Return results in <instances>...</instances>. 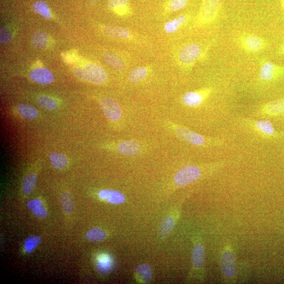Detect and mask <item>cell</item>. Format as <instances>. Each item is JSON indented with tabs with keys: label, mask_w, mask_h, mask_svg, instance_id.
<instances>
[{
	"label": "cell",
	"mask_w": 284,
	"mask_h": 284,
	"mask_svg": "<svg viewBox=\"0 0 284 284\" xmlns=\"http://www.w3.org/2000/svg\"><path fill=\"white\" fill-rule=\"evenodd\" d=\"M61 203L64 212L70 214L73 211L75 208L74 201L69 192H63L60 197Z\"/></svg>",
	"instance_id": "22"
},
{
	"label": "cell",
	"mask_w": 284,
	"mask_h": 284,
	"mask_svg": "<svg viewBox=\"0 0 284 284\" xmlns=\"http://www.w3.org/2000/svg\"><path fill=\"white\" fill-rule=\"evenodd\" d=\"M106 237V233L99 228L92 229L86 235V239L91 242L102 241L104 240Z\"/></svg>",
	"instance_id": "25"
},
{
	"label": "cell",
	"mask_w": 284,
	"mask_h": 284,
	"mask_svg": "<svg viewBox=\"0 0 284 284\" xmlns=\"http://www.w3.org/2000/svg\"><path fill=\"white\" fill-rule=\"evenodd\" d=\"M17 110L21 116L30 120L35 118L38 115L37 109L28 104H21L18 107Z\"/></svg>",
	"instance_id": "24"
},
{
	"label": "cell",
	"mask_w": 284,
	"mask_h": 284,
	"mask_svg": "<svg viewBox=\"0 0 284 284\" xmlns=\"http://www.w3.org/2000/svg\"><path fill=\"white\" fill-rule=\"evenodd\" d=\"M243 121L245 125L261 137H265L266 139H270L277 136V133L275 130L273 124L269 121H256L250 120V119H244Z\"/></svg>",
	"instance_id": "6"
},
{
	"label": "cell",
	"mask_w": 284,
	"mask_h": 284,
	"mask_svg": "<svg viewBox=\"0 0 284 284\" xmlns=\"http://www.w3.org/2000/svg\"><path fill=\"white\" fill-rule=\"evenodd\" d=\"M105 61L114 69L117 70H122L125 69L126 64L124 60L118 55L107 52L104 55Z\"/></svg>",
	"instance_id": "20"
},
{
	"label": "cell",
	"mask_w": 284,
	"mask_h": 284,
	"mask_svg": "<svg viewBox=\"0 0 284 284\" xmlns=\"http://www.w3.org/2000/svg\"><path fill=\"white\" fill-rule=\"evenodd\" d=\"M118 149L124 155L133 156L138 154L140 152L141 147L138 142L134 141H126L119 145Z\"/></svg>",
	"instance_id": "17"
},
{
	"label": "cell",
	"mask_w": 284,
	"mask_h": 284,
	"mask_svg": "<svg viewBox=\"0 0 284 284\" xmlns=\"http://www.w3.org/2000/svg\"><path fill=\"white\" fill-rule=\"evenodd\" d=\"M201 49L196 43H191L183 47L178 54V60L182 66L192 65L199 56Z\"/></svg>",
	"instance_id": "8"
},
{
	"label": "cell",
	"mask_w": 284,
	"mask_h": 284,
	"mask_svg": "<svg viewBox=\"0 0 284 284\" xmlns=\"http://www.w3.org/2000/svg\"><path fill=\"white\" fill-rule=\"evenodd\" d=\"M284 76V66L269 61H264L262 63L259 73V77L262 81L273 82Z\"/></svg>",
	"instance_id": "5"
},
{
	"label": "cell",
	"mask_w": 284,
	"mask_h": 284,
	"mask_svg": "<svg viewBox=\"0 0 284 284\" xmlns=\"http://www.w3.org/2000/svg\"><path fill=\"white\" fill-rule=\"evenodd\" d=\"M111 265V260L108 257H104L98 262L97 269L100 273L107 272Z\"/></svg>",
	"instance_id": "34"
},
{
	"label": "cell",
	"mask_w": 284,
	"mask_h": 284,
	"mask_svg": "<svg viewBox=\"0 0 284 284\" xmlns=\"http://www.w3.org/2000/svg\"><path fill=\"white\" fill-rule=\"evenodd\" d=\"M48 40V35L42 31L35 33L32 38L33 45L37 48H44L47 44Z\"/></svg>",
	"instance_id": "29"
},
{
	"label": "cell",
	"mask_w": 284,
	"mask_h": 284,
	"mask_svg": "<svg viewBox=\"0 0 284 284\" xmlns=\"http://www.w3.org/2000/svg\"><path fill=\"white\" fill-rule=\"evenodd\" d=\"M281 6L282 10L284 11V0H281Z\"/></svg>",
	"instance_id": "39"
},
{
	"label": "cell",
	"mask_w": 284,
	"mask_h": 284,
	"mask_svg": "<svg viewBox=\"0 0 284 284\" xmlns=\"http://www.w3.org/2000/svg\"><path fill=\"white\" fill-rule=\"evenodd\" d=\"M101 29L106 35L114 38L121 39L132 40L134 38L133 33L129 30L112 25H102Z\"/></svg>",
	"instance_id": "12"
},
{
	"label": "cell",
	"mask_w": 284,
	"mask_h": 284,
	"mask_svg": "<svg viewBox=\"0 0 284 284\" xmlns=\"http://www.w3.org/2000/svg\"><path fill=\"white\" fill-rule=\"evenodd\" d=\"M260 112L271 116H277L284 114V98L274 100L263 105Z\"/></svg>",
	"instance_id": "13"
},
{
	"label": "cell",
	"mask_w": 284,
	"mask_h": 284,
	"mask_svg": "<svg viewBox=\"0 0 284 284\" xmlns=\"http://www.w3.org/2000/svg\"><path fill=\"white\" fill-rule=\"evenodd\" d=\"M38 102L41 106L49 110H54L58 107L56 100L46 96H39L38 98Z\"/></svg>",
	"instance_id": "32"
},
{
	"label": "cell",
	"mask_w": 284,
	"mask_h": 284,
	"mask_svg": "<svg viewBox=\"0 0 284 284\" xmlns=\"http://www.w3.org/2000/svg\"><path fill=\"white\" fill-rule=\"evenodd\" d=\"M221 268L224 276L228 280L234 279L235 276V258L230 245L226 246L222 253Z\"/></svg>",
	"instance_id": "7"
},
{
	"label": "cell",
	"mask_w": 284,
	"mask_h": 284,
	"mask_svg": "<svg viewBox=\"0 0 284 284\" xmlns=\"http://www.w3.org/2000/svg\"><path fill=\"white\" fill-rule=\"evenodd\" d=\"M90 1L91 2L95 3V2H97V1H98V0H90Z\"/></svg>",
	"instance_id": "40"
},
{
	"label": "cell",
	"mask_w": 284,
	"mask_h": 284,
	"mask_svg": "<svg viewBox=\"0 0 284 284\" xmlns=\"http://www.w3.org/2000/svg\"><path fill=\"white\" fill-rule=\"evenodd\" d=\"M136 273L143 282H148L152 277V270L148 264H143L136 269Z\"/></svg>",
	"instance_id": "28"
},
{
	"label": "cell",
	"mask_w": 284,
	"mask_h": 284,
	"mask_svg": "<svg viewBox=\"0 0 284 284\" xmlns=\"http://www.w3.org/2000/svg\"><path fill=\"white\" fill-rule=\"evenodd\" d=\"M175 132L176 134L183 140L195 145L220 146L223 145L225 143L223 139L219 138H206L185 127H177Z\"/></svg>",
	"instance_id": "3"
},
{
	"label": "cell",
	"mask_w": 284,
	"mask_h": 284,
	"mask_svg": "<svg viewBox=\"0 0 284 284\" xmlns=\"http://www.w3.org/2000/svg\"><path fill=\"white\" fill-rule=\"evenodd\" d=\"M200 169L195 166H187L181 169L175 178L178 186H183L197 181L201 176Z\"/></svg>",
	"instance_id": "9"
},
{
	"label": "cell",
	"mask_w": 284,
	"mask_h": 284,
	"mask_svg": "<svg viewBox=\"0 0 284 284\" xmlns=\"http://www.w3.org/2000/svg\"><path fill=\"white\" fill-rule=\"evenodd\" d=\"M279 53L284 56V43H283L279 49Z\"/></svg>",
	"instance_id": "38"
},
{
	"label": "cell",
	"mask_w": 284,
	"mask_h": 284,
	"mask_svg": "<svg viewBox=\"0 0 284 284\" xmlns=\"http://www.w3.org/2000/svg\"><path fill=\"white\" fill-rule=\"evenodd\" d=\"M221 7V0H202L197 16L196 22L206 25L213 22L218 16Z\"/></svg>",
	"instance_id": "2"
},
{
	"label": "cell",
	"mask_w": 284,
	"mask_h": 284,
	"mask_svg": "<svg viewBox=\"0 0 284 284\" xmlns=\"http://www.w3.org/2000/svg\"><path fill=\"white\" fill-rule=\"evenodd\" d=\"M41 238L39 236H30L24 242L25 250L27 253H32L35 247L40 245Z\"/></svg>",
	"instance_id": "31"
},
{
	"label": "cell",
	"mask_w": 284,
	"mask_h": 284,
	"mask_svg": "<svg viewBox=\"0 0 284 284\" xmlns=\"http://www.w3.org/2000/svg\"><path fill=\"white\" fill-rule=\"evenodd\" d=\"M99 105L109 120L116 121L121 118V108L115 99L110 97H103L100 99Z\"/></svg>",
	"instance_id": "10"
},
{
	"label": "cell",
	"mask_w": 284,
	"mask_h": 284,
	"mask_svg": "<svg viewBox=\"0 0 284 284\" xmlns=\"http://www.w3.org/2000/svg\"><path fill=\"white\" fill-rule=\"evenodd\" d=\"M239 44L243 50L247 53L260 52L267 48V41L261 36L253 34H244L239 38Z\"/></svg>",
	"instance_id": "4"
},
{
	"label": "cell",
	"mask_w": 284,
	"mask_h": 284,
	"mask_svg": "<svg viewBox=\"0 0 284 284\" xmlns=\"http://www.w3.org/2000/svg\"><path fill=\"white\" fill-rule=\"evenodd\" d=\"M51 164L53 167L58 169H62L67 167L68 161L66 157L63 155L53 153L49 156Z\"/></svg>",
	"instance_id": "23"
},
{
	"label": "cell",
	"mask_w": 284,
	"mask_h": 284,
	"mask_svg": "<svg viewBox=\"0 0 284 284\" xmlns=\"http://www.w3.org/2000/svg\"><path fill=\"white\" fill-rule=\"evenodd\" d=\"M192 264L197 269H202L205 263V252L202 245L197 244L193 249L191 255Z\"/></svg>",
	"instance_id": "18"
},
{
	"label": "cell",
	"mask_w": 284,
	"mask_h": 284,
	"mask_svg": "<svg viewBox=\"0 0 284 284\" xmlns=\"http://www.w3.org/2000/svg\"><path fill=\"white\" fill-rule=\"evenodd\" d=\"M188 15H182L168 22L164 26L165 31L172 33L177 32L189 20Z\"/></svg>",
	"instance_id": "19"
},
{
	"label": "cell",
	"mask_w": 284,
	"mask_h": 284,
	"mask_svg": "<svg viewBox=\"0 0 284 284\" xmlns=\"http://www.w3.org/2000/svg\"><path fill=\"white\" fill-rule=\"evenodd\" d=\"M108 6L118 15L124 16L131 13L129 0H109Z\"/></svg>",
	"instance_id": "14"
},
{
	"label": "cell",
	"mask_w": 284,
	"mask_h": 284,
	"mask_svg": "<svg viewBox=\"0 0 284 284\" xmlns=\"http://www.w3.org/2000/svg\"><path fill=\"white\" fill-rule=\"evenodd\" d=\"M12 35L10 31L5 26L1 27L0 30V40L1 43L4 44L8 42L11 39Z\"/></svg>",
	"instance_id": "35"
},
{
	"label": "cell",
	"mask_w": 284,
	"mask_h": 284,
	"mask_svg": "<svg viewBox=\"0 0 284 284\" xmlns=\"http://www.w3.org/2000/svg\"><path fill=\"white\" fill-rule=\"evenodd\" d=\"M33 214L38 217L45 218L47 216V210L43 206H40L32 210Z\"/></svg>",
	"instance_id": "36"
},
{
	"label": "cell",
	"mask_w": 284,
	"mask_h": 284,
	"mask_svg": "<svg viewBox=\"0 0 284 284\" xmlns=\"http://www.w3.org/2000/svg\"><path fill=\"white\" fill-rule=\"evenodd\" d=\"M212 93L211 88H206L199 91L189 92L182 96L183 102L189 106H197L204 102Z\"/></svg>",
	"instance_id": "11"
},
{
	"label": "cell",
	"mask_w": 284,
	"mask_h": 284,
	"mask_svg": "<svg viewBox=\"0 0 284 284\" xmlns=\"http://www.w3.org/2000/svg\"><path fill=\"white\" fill-rule=\"evenodd\" d=\"M98 196L100 198L112 204L122 203L125 200L124 195L116 190H102L99 192Z\"/></svg>",
	"instance_id": "16"
},
{
	"label": "cell",
	"mask_w": 284,
	"mask_h": 284,
	"mask_svg": "<svg viewBox=\"0 0 284 284\" xmlns=\"http://www.w3.org/2000/svg\"><path fill=\"white\" fill-rule=\"evenodd\" d=\"M31 79L41 85H48L51 84L54 81V76L52 73L48 70L44 68H36L30 73Z\"/></svg>",
	"instance_id": "15"
},
{
	"label": "cell",
	"mask_w": 284,
	"mask_h": 284,
	"mask_svg": "<svg viewBox=\"0 0 284 284\" xmlns=\"http://www.w3.org/2000/svg\"><path fill=\"white\" fill-rule=\"evenodd\" d=\"M188 0H169L168 8L170 12H177L185 8L188 4Z\"/></svg>",
	"instance_id": "33"
},
{
	"label": "cell",
	"mask_w": 284,
	"mask_h": 284,
	"mask_svg": "<svg viewBox=\"0 0 284 284\" xmlns=\"http://www.w3.org/2000/svg\"><path fill=\"white\" fill-rule=\"evenodd\" d=\"M175 226V219L169 216L164 219L162 222L159 231V236L162 239L166 238L173 231Z\"/></svg>",
	"instance_id": "21"
},
{
	"label": "cell",
	"mask_w": 284,
	"mask_h": 284,
	"mask_svg": "<svg viewBox=\"0 0 284 284\" xmlns=\"http://www.w3.org/2000/svg\"><path fill=\"white\" fill-rule=\"evenodd\" d=\"M73 73L80 79L97 85L104 84L107 78L105 70L94 63H88L84 67L75 68Z\"/></svg>",
	"instance_id": "1"
},
{
	"label": "cell",
	"mask_w": 284,
	"mask_h": 284,
	"mask_svg": "<svg viewBox=\"0 0 284 284\" xmlns=\"http://www.w3.org/2000/svg\"><path fill=\"white\" fill-rule=\"evenodd\" d=\"M33 10L41 15L46 19H50L52 17L49 6L44 2L38 1L32 5Z\"/></svg>",
	"instance_id": "30"
},
{
	"label": "cell",
	"mask_w": 284,
	"mask_h": 284,
	"mask_svg": "<svg viewBox=\"0 0 284 284\" xmlns=\"http://www.w3.org/2000/svg\"><path fill=\"white\" fill-rule=\"evenodd\" d=\"M27 206V208L32 211V210L36 208L43 206V203L42 201L39 199H34L30 201Z\"/></svg>",
	"instance_id": "37"
},
{
	"label": "cell",
	"mask_w": 284,
	"mask_h": 284,
	"mask_svg": "<svg viewBox=\"0 0 284 284\" xmlns=\"http://www.w3.org/2000/svg\"><path fill=\"white\" fill-rule=\"evenodd\" d=\"M36 181L37 176L35 174H29L24 178L22 182V189L25 194H29L31 193L35 187Z\"/></svg>",
	"instance_id": "26"
},
{
	"label": "cell",
	"mask_w": 284,
	"mask_h": 284,
	"mask_svg": "<svg viewBox=\"0 0 284 284\" xmlns=\"http://www.w3.org/2000/svg\"><path fill=\"white\" fill-rule=\"evenodd\" d=\"M148 73V70L146 67H137L131 71L129 78L132 83H137L147 76Z\"/></svg>",
	"instance_id": "27"
}]
</instances>
